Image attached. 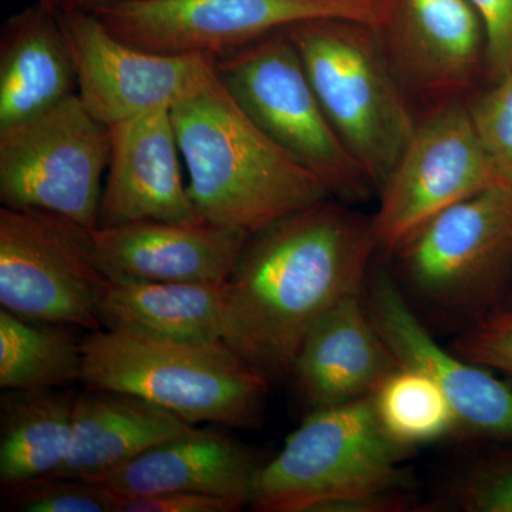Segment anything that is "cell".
<instances>
[{
    "instance_id": "30",
    "label": "cell",
    "mask_w": 512,
    "mask_h": 512,
    "mask_svg": "<svg viewBox=\"0 0 512 512\" xmlns=\"http://www.w3.org/2000/svg\"><path fill=\"white\" fill-rule=\"evenodd\" d=\"M249 507L244 498L175 491L120 500L119 512H238Z\"/></svg>"
},
{
    "instance_id": "1",
    "label": "cell",
    "mask_w": 512,
    "mask_h": 512,
    "mask_svg": "<svg viewBox=\"0 0 512 512\" xmlns=\"http://www.w3.org/2000/svg\"><path fill=\"white\" fill-rule=\"evenodd\" d=\"M376 251L373 217L332 197L255 232L222 285V342L268 383L291 376L309 330L365 286Z\"/></svg>"
},
{
    "instance_id": "16",
    "label": "cell",
    "mask_w": 512,
    "mask_h": 512,
    "mask_svg": "<svg viewBox=\"0 0 512 512\" xmlns=\"http://www.w3.org/2000/svg\"><path fill=\"white\" fill-rule=\"evenodd\" d=\"M109 128L111 153L99 228L146 220H200L184 183L171 109L140 114Z\"/></svg>"
},
{
    "instance_id": "4",
    "label": "cell",
    "mask_w": 512,
    "mask_h": 512,
    "mask_svg": "<svg viewBox=\"0 0 512 512\" xmlns=\"http://www.w3.org/2000/svg\"><path fill=\"white\" fill-rule=\"evenodd\" d=\"M386 256L404 295L426 313L474 325L503 308L510 291L512 187L493 185L450 205Z\"/></svg>"
},
{
    "instance_id": "21",
    "label": "cell",
    "mask_w": 512,
    "mask_h": 512,
    "mask_svg": "<svg viewBox=\"0 0 512 512\" xmlns=\"http://www.w3.org/2000/svg\"><path fill=\"white\" fill-rule=\"evenodd\" d=\"M222 285L109 279L99 301L101 328L163 342L220 343Z\"/></svg>"
},
{
    "instance_id": "10",
    "label": "cell",
    "mask_w": 512,
    "mask_h": 512,
    "mask_svg": "<svg viewBox=\"0 0 512 512\" xmlns=\"http://www.w3.org/2000/svg\"><path fill=\"white\" fill-rule=\"evenodd\" d=\"M383 9L384 0H117L94 15L140 49L218 56L308 20L376 28Z\"/></svg>"
},
{
    "instance_id": "5",
    "label": "cell",
    "mask_w": 512,
    "mask_h": 512,
    "mask_svg": "<svg viewBox=\"0 0 512 512\" xmlns=\"http://www.w3.org/2000/svg\"><path fill=\"white\" fill-rule=\"evenodd\" d=\"M313 90L377 194L412 140L419 117L372 26L318 19L285 29Z\"/></svg>"
},
{
    "instance_id": "20",
    "label": "cell",
    "mask_w": 512,
    "mask_h": 512,
    "mask_svg": "<svg viewBox=\"0 0 512 512\" xmlns=\"http://www.w3.org/2000/svg\"><path fill=\"white\" fill-rule=\"evenodd\" d=\"M194 427L134 394L86 389L74 404L69 454L53 476L92 480Z\"/></svg>"
},
{
    "instance_id": "25",
    "label": "cell",
    "mask_w": 512,
    "mask_h": 512,
    "mask_svg": "<svg viewBox=\"0 0 512 512\" xmlns=\"http://www.w3.org/2000/svg\"><path fill=\"white\" fill-rule=\"evenodd\" d=\"M2 497L20 512H119L120 503L99 484L57 476L2 484Z\"/></svg>"
},
{
    "instance_id": "13",
    "label": "cell",
    "mask_w": 512,
    "mask_h": 512,
    "mask_svg": "<svg viewBox=\"0 0 512 512\" xmlns=\"http://www.w3.org/2000/svg\"><path fill=\"white\" fill-rule=\"evenodd\" d=\"M373 29L403 92L424 110L466 100L485 76L483 22L468 0H384Z\"/></svg>"
},
{
    "instance_id": "6",
    "label": "cell",
    "mask_w": 512,
    "mask_h": 512,
    "mask_svg": "<svg viewBox=\"0 0 512 512\" xmlns=\"http://www.w3.org/2000/svg\"><path fill=\"white\" fill-rule=\"evenodd\" d=\"M412 453L383 429L373 396L312 410L262 467L249 507L319 512L355 495L412 490L402 466Z\"/></svg>"
},
{
    "instance_id": "15",
    "label": "cell",
    "mask_w": 512,
    "mask_h": 512,
    "mask_svg": "<svg viewBox=\"0 0 512 512\" xmlns=\"http://www.w3.org/2000/svg\"><path fill=\"white\" fill-rule=\"evenodd\" d=\"M251 235L207 220H146L94 231L110 281L222 285Z\"/></svg>"
},
{
    "instance_id": "24",
    "label": "cell",
    "mask_w": 512,
    "mask_h": 512,
    "mask_svg": "<svg viewBox=\"0 0 512 512\" xmlns=\"http://www.w3.org/2000/svg\"><path fill=\"white\" fill-rule=\"evenodd\" d=\"M373 402L383 429L409 450L456 436V414L447 397L414 367H397L373 394Z\"/></svg>"
},
{
    "instance_id": "29",
    "label": "cell",
    "mask_w": 512,
    "mask_h": 512,
    "mask_svg": "<svg viewBox=\"0 0 512 512\" xmlns=\"http://www.w3.org/2000/svg\"><path fill=\"white\" fill-rule=\"evenodd\" d=\"M483 22L485 76L497 83L512 72V0H468Z\"/></svg>"
},
{
    "instance_id": "3",
    "label": "cell",
    "mask_w": 512,
    "mask_h": 512,
    "mask_svg": "<svg viewBox=\"0 0 512 512\" xmlns=\"http://www.w3.org/2000/svg\"><path fill=\"white\" fill-rule=\"evenodd\" d=\"M82 383L146 399L195 424L254 429L269 383L220 343L163 342L113 330L83 338Z\"/></svg>"
},
{
    "instance_id": "9",
    "label": "cell",
    "mask_w": 512,
    "mask_h": 512,
    "mask_svg": "<svg viewBox=\"0 0 512 512\" xmlns=\"http://www.w3.org/2000/svg\"><path fill=\"white\" fill-rule=\"evenodd\" d=\"M109 279L94 231L40 210H0V305L22 318L99 330Z\"/></svg>"
},
{
    "instance_id": "33",
    "label": "cell",
    "mask_w": 512,
    "mask_h": 512,
    "mask_svg": "<svg viewBox=\"0 0 512 512\" xmlns=\"http://www.w3.org/2000/svg\"><path fill=\"white\" fill-rule=\"evenodd\" d=\"M39 2L43 3V5L49 6V8L56 9L53 0H39Z\"/></svg>"
},
{
    "instance_id": "11",
    "label": "cell",
    "mask_w": 512,
    "mask_h": 512,
    "mask_svg": "<svg viewBox=\"0 0 512 512\" xmlns=\"http://www.w3.org/2000/svg\"><path fill=\"white\" fill-rule=\"evenodd\" d=\"M503 184L468 113L466 100L424 110L373 215L377 248L390 251L413 229L458 201Z\"/></svg>"
},
{
    "instance_id": "14",
    "label": "cell",
    "mask_w": 512,
    "mask_h": 512,
    "mask_svg": "<svg viewBox=\"0 0 512 512\" xmlns=\"http://www.w3.org/2000/svg\"><path fill=\"white\" fill-rule=\"evenodd\" d=\"M363 292L370 318L400 365L426 373L447 397L456 414V434L512 443L510 384L487 367L440 346L383 266L370 269Z\"/></svg>"
},
{
    "instance_id": "31",
    "label": "cell",
    "mask_w": 512,
    "mask_h": 512,
    "mask_svg": "<svg viewBox=\"0 0 512 512\" xmlns=\"http://www.w3.org/2000/svg\"><path fill=\"white\" fill-rule=\"evenodd\" d=\"M117 0H53L56 10L59 12H89L94 13L97 10L109 6Z\"/></svg>"
},
{
    "instance_id": "17",
    "label": "cell",
    "mask_w": 512,
    "mask_h": 512,
    "mask_svg": "<svg viewBox=\"0 0 512 512\" xmlns=\"http://www.w3.org/2000/svg\"><path fill=\"white\" fill-rule=\"evenodd\" d=\"M363 288L336 302L303 340L292 376L311 412L373 396L402 366L370 318Z\"/></svg>"
},
{
    "instance_id": "7",
    "label": "cell",
    "mask_w": 512,
    "mask_h": 512,
    "mask_svg": "<svg viewBox=\"0 0 512 512\" xmlns=\"http://www.w3.org/2000/svg\"><path fill=\"white\" fill-rule=\"evenodd\" d=\"M214 69L249 119L332 197L363 201L376 192L330 124L286 30L215 56Z\"/></svg>"
},
{
    "instance_id": "23",
    "label": "cell",
    "mask_w": 512,
    "mask_h": 512,
    "mask_svg": "<svg viewBox=\"0 0 512 512\" xmlns=\"http://www.w3.org/2000/svg\"><path fill=\"white\" fill-rule=\"evenodd\" d=\"M83 338L74 326L0 309V389H63L82 382Z\"/></svg>"
},
{
    "instance_id": "26",
    "label": "cell",
    "mask_w": 512,
    "mask_h": 512,
    "mask_svg": "<svg viewBox=\"0 0 512 512\" xmlns=\"http://www.w3.org/2000/svg\"><path fill=\"white\" fill-rule=\"evenodd\" d=\"M437 505L464 512H512V443L468 467Z\"/></svg>"
},
{
    "instance_id": "32",
    "label": "cell",
    "mask_w": 512,
    "mask_h": 512,
    "mask_svg": "<svg viewBox=\"0 0 512 512\" xmlns=\"http://www.w3.org/2000/svg\"><path fill=\"white\" fill-rule=\"evenodd\" d=\"M501 309H504V311L512 313V285L510 291H508L507 298H505L503 308Z\"/></svg>"
},
{
    "instance_id": "18",
    "label": "cell",
    "mask_w": 512,
    "mask_h": 512,
    "mask_svg": "<svg viewBox=\"0 0 512 512\" xmlns=\"http://www.w3.org/2000/svg\"><path fill=\"white\" fill-rule=\"evenodd\" d=\"M266 461L258 451L220 429L194 427L146 453L92 478L119 500L192 491L244 498L251 504Z\"/></svg>"
},
{
    "instance_id": "2",
    "label": "cell",
    "mask_w": 512,
    "mask_h": 512,
    "mask_svg": "<svg viewBox=\"0 0 512 512\" xmlns=\"http://www.w3.org/2000/svg\"><path fill=\"white\" fill-rule=\"evenodd\" d=\"M188 192L202 220L254 235L332 197L325 184L276 146L215 74L171 107Z\"/></svg>"
},
{
    "instance_id": "12",
    "label": "cell",
    "mask_w": 512,
    "mask_h": 512,
    "mask_svg": "<svg viewBox=\"0 0 512 512\" xmlns=\"http://www.w3.org/2000/svg\"><path fill=\"white\" fill-rule=\"evenodd\" d=\"M59 19L76 67L77 94L106 126L171 109L214 70L212 55H173L130 45L94 13L59 12Z\"/></svg>"
},
{
    "instance_id": "19",
    "label": "cell",
    "mask_w": 512,
    "mask_h": 512,
    "mask_svg": "<svg viewBox=\"0 0 512 512\" xmlns=\"http://www.w3.org/2000/svg\"><path fill=\"white\" fill-rule=\"evenodd\" d=\"M76 93V67L59 12L37 0L10 16L0 33V128Z\"/></svg>"
},
{
    "instance_id": "22",
    "label": "cell",
    "mask_w": 512,
    "mask_h": 512,
    "mask_svg": "<svg viewBox=\"0 0 512 512\" xmlns=\"http://www.w3.org/2000/svg\"><path fill=\"white\" fill-rule=\"evenodd\" d=\"M70 390H5L0 399V484L53 476L73 437Z\"/></svg>"
},
{
    "instance_id": "28",
    "label": "cell",
    "mask_w": 512,
    "mask_h": 512,
    "mask_svg": "<svg viewBox=\"0 0 512 512\" xmlns=\"http://www.w3.org/2000/svg\"><path fill=\"white\" fill-rule=\"evenodd\" d=\"M453 350L512 380V313L498 309L468 326L454 342Z\"/></svg>"
},
{
    "instance_id": "8",
    "label": "cell",
    "mask_w": 512,
    "mask_h": 512,
    "mask_svg": "<svg viewBox=\"0 0 512 512\" xmlns=\"http://www.w3.org/2000/svg\"><path fill=\"white\" fill-rule=\"evenodd\" d=\"M110 153L109 126L73 94L45 113L0 128V201L96 231Z\"/></svg>"
},
{
    "instance_id": "27",
    "label": "cell",
    "mask_w": 512,
    "mask_h": 512,
    "mask_svg": "<svg viewBox=\"0 0 512 512\" xmlns=\"http://www.w3.org/2000/svg\"><path fill=\"white\" fill-rule=\"evenodd\" d=\"M466 104L495 173L512 187V72Z\"/></svg>"
}]
</instances>
